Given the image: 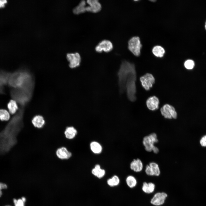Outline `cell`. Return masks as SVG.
Returning a JSON list of instances; mask_svg holds the SVG:
<instances>
[{
    "label": "cell",
    "mask_w": 206,
    "mask_h": 206,
    "mask_svg": "<svg viewBox=\"0 0 206 206\" xmlns=\"http://www.w3.org/2000/svg\"><path fill=\"white\" fill-rule=\"evenodd\" d=\"M2 194V193L1 190H0V197H1Z\"/></svg>",
    "instance_id": "d590c367"
},
{
    "label": "cell",
    "mask_w": 206,
    "mask_h": 206,
    "mask_svg": "<svg viewBox=\"0 0 206 206\" xmlns=\"http://www.w3.org/2000/svg\"><path fill=\"white\" fill-rule=\"evenodd\" d=\"M145 172L148 176H158L160 174V169L158 164L156 163L152 162L147 165L145 167Z\"/></svg>",
    "instance_id": "7c38bea8"
},
{
    "label": "cell",
    "mask_w": 206,
    "mask_h": 206,
    "mask_svg": "<svg viewBox=\"0 0 206 206\" xmlns=\"http://www.w3.org/2000/svg\"><path fill=\"white\" fill-rule=\"evenodd\" d=\"M24 108L20 107L0 132V155L7 152L16 144L17 136L23 126Z\"/></svg>",
    "instance_id": "6da1fadb"
},
{
    "label": "cell",
    "mask_w": 206,
    "mask_h": 206,
    "mask_svg": "<svg viewBox=\"0 0 206 206\" xmlns=\"http://www.w3.org/2000/svg\"><path fill=\"white\" fill-rule=\"evenodd\" d=\"M10 118V114L7 110L4 109H0V120L7 121Z\"/></svg>",
    "instance_id": "4316f807"
},
{
    "label": "cell",
    "mask_w": 206,
    "mask_h": 206,
    "mask_svg": "<svg viewBox=\"0 0 206 206\" xmlns=\"http://www.w3.org/2000/svg\"><path fill=\"white\" fill-rule=\"evenodd\" d=\"M126 182L128 186L130 188L134 187L137 183L136 178L131 175L127 177L126 179Z\"/></svg>",
    "instance_id": "d4e9b609"
},
{
    "label": "cell",
    "mask_w": 206,
    "mask_h": 206,
    "mask_svg": "<svg viewBox=\"0 0 206 206\" xmlns=\"http://www.w3.org/2000/svg\"><path fill=\"white\" fill-rule=\"evenodd\" d=\"M119 91L122 93L126 89L128 99L134 101L136 99V73L134 65L123 61L118 72Z\"/></svg>",
    "instance_id": "7a4b0ae2"
},
{
    "label": "cell",
    "mask_w": 206,
    "mask_h": 206,
    "mask_svg": "<svg viewBox=\"0 0 206 206\" xmlns=\"http://www.w3.org/2000/svg\"><path fill=\"white\" fill-rule=\"evenodd\" d=\"M10 85L15 89L34 90L35 82L33 76L29 71L21 70L9 77Z\"/></svg>",
    "instance_id": "3957f363"
},
{
    "label": "cell",
    "mask_w": 206,
    "mask_h": 206,
    "mask_svg": "<svg viewBox=\"0 0 206 206\" xmlns=\"http://www.w3.org/2000/svg\"><path fill=\"white\" fill-rule=\"evenodd\" d=\"M155 187V185L153 183L144 182L143 183L142 189L144 193L150 194L154 191Z\"/></svg>",
    "instance_id": "d6986e66"
},
{
    "label": "cell",
    "mask_w": 206,
    "mask_h": 206,
    "mask_svg": "<svg viewBox=\"0 0 206 206\" xmlns=\"http://www.w3.org/2000/svg\"><path fill=\"white\" fill-rule=\"evenodd\" d=\"M92 173L94 175L99 178L103 177L105 174L104 170L101 168L100 165L97 164L95 165L94 168L92 170Z\"/></svg>",
    "instance_id": "ffe728a7"
},
{
    "label": "cell",
    "mask_w": 206,
    "mask_h": 206,
    "mask_svg": "<svg viewBox=\"0 0 206 206\" xmlns=\"http://www.w3.org/2000/svg\"><path fill=\"white\" fill-rule=\"evenodd\" d=\"M152 52L156 56L161 58L163 56L165 51L164 49L162 47L160 46L157 45L153 48Z\"/></svg>",
    "instance_id": "cb8c5ba5"
},
{
    "label": "cell",
    "mask_w": 206,
    "mask_h": 206,
    "mask_svg": "<svg viewBox=\"0 0 206 206\" xmlns=\"http://www.w3.org/2000/svg\"><path fill=\"white\" fill-rule=\"evenodd\" d=\"M3 85L0 83V93H2L3 92Z\"/></svg>",
    "instance_id": "836d02e7"
},
{
    "label": "cell",
    "mask_w": 206,
    "mask_h": 206,
    "mask_svg": "<svg viewBox=\"0 0 206 206\" xmlns=\"http://www.w3.org/2000/svg\"><path fill=\"white\" fill-rule=\"evenodd\" d=\"M205 29H206V22H205Z\"/></svg>",
    "instance_id": "8d00e7d4"
},
{
    "label": "cell",
    "mask_w": 206,
    "mask_h": 206,
    "mask_svg": "<svg viewBox=\"0 0 206 206\" xmlns=\"http://www.w3.org/2000/svg\"><path fill=\"white\" fill-rule=\"evenodd\" d=\"M162 115L165 118L168 119H176L177 114L175 108L169 104H164L160 109Z\"/></svg>",
    "instance_id": "52a82bcc"
},
{
    "label": "cell",
    "mask_w": 206,
    "mask_h": 206,
    "mask_svg": "<svg viewBox=\"0 0 206 206\" xmlns=\"http://www.w3.org/2000/svg\"><path fill=\"white\" fill-rule=\"evenodd\" d=\"M13 202L15 206H24V202L21 199H13Z\"/></svg>",
    "instance_id": "f1b7e54d"
},
{
    "label": "cell",
    "mask_w": 206,
    "mask_h": 206,
    "mask_svg": "<svg viewBox=\"0 0 206 206\" xmlns=\"http://www.w3.org/2000/svg\"><path fill=\"white\" fill-rule=\"evenodd\" d=\"M130 168L136 172L141 171L143 168V164L141 161L138 159H134L130 163Z\"/></svg>",
    "instance_id": "2e32d148"
},
{
    "label": "cell",
    "mask_w": 206,
    "mask_h": 206,
    "mask_svg": "<svg viewBox=\"0 0 206 206\" xmlns=\"http://www.w3.org/2000/svg\"><path fill=\"white\" fill-rule=\"evenodd\" d=\"M152 151L154 153H157L159 152V149L158 148V147H156L155 146H154V147H153V148L152 149Z\"/></svg>",
    "instance_id": "d6a6232c"
},
{
    "label": "cell",
    "mask_w": 206,
    "mask_h": 206,
    "mask_svg": "<svg viewBox=\"0 0 206 206\" xmlns=\"http://www.w3.org/2000/svg\"><path fill=\"white\" fill-rule=\"evenodd\" d=\"M142 45L140 38L137 36L131 38L128 42V49L135 56H138L140 55Z\"/></svg>",
    "instance_id": "5b68a950"
},
{
    "label": "cell",
    "mask_w": 206,
    "mask_h": 206,
    "mask_svg": "<svg viewBox=\"0 0 206 206\" xmlns=\"http://www.w3.org/2000/svg\"><path fill=\"white\" fill-rule=\"evenodd\" d=\"M150 1H151L155 2V1H155V0H153V1H152V0H150Z\"/></svg>",
    "instance_id": "74e56055"
},
{
    "label": "cell",
    "mask_w": 206,
    "mask_h": 206,
    "mask_svg": "<svg viewBox=\"0 0 206 206\" xmlns=\"http://www.w3.org/2000/svg\"><path fill=\"white\" fill-rule=\"evenodd\" d=\"M7 107L9 112L12 114H15L17 111L18 107L15 100H11L7 105Z\"/></svg>",
    "instance_id": "603a6c76"
},
{
    "label": "cell",
    "mask_w": 206,
    "mask_h": 206,
    "mask_svg": "<svg viewBox=\"0 0 206 206\" xmlns=\"http://www.w3.org/2000/svg\"><path fill=\"white\" fill-rule=\"evenodd\" d=\"M7 187V185L6 184L0 182V190L6 189Z\"/></svg>",
    "instance_id": "1f68e13d"
},
{
    "label": "cell",
    "mask_w": 206,
    "mask_h": 206,
    "mask_svg": "<svg viewBox=\"0 0 206 206\" xmlns=\"http://www.w3.org/2000/svg\"><path fill=\"white\" fill-rule=\"evenodd\" d=\"M32 123L35 127L41 128L43 127L45 124V120L42 116L36 115L33 118Z\"/></svg>",
    "instance_id": "e0dca14e"
},
{
    "label": "cell",
    "mask_w": 206,
    "mask_h": 206,
    "mask_svg": "<svg viewBox=\"0 0 206 206\" xmlns=\"http://www.w3.org/2000/svg\"><path fill=\"white\" fill-rule=\"evenodd\" d=\"M120 182L119 177L116 175L113 176L111 178L108 179L107 181L108 184L111 187H114L118 185Z\"/></svg>",
    "instance_id": "484cf974"
},
{
    "label": "cell",
    "mask_w": 206,
    "mask_h": 206,
    "mask_svg": "<svg viewBox=\"0 0 206 206\" xmlns=\"http://www.w3.org/2000/svg\"><path fill=\"white\" fill-rule=\"evenodd\" d=\"M142 87L146 91L149 90L155 82V79L151 74L146 73L140 78Z\"/></svg>",
    "instance_id": "ba28073f"
},
{
    "label": "cell",
    "mask_w": 206,
    "mask_h": 206,
    "mask_svg": "<svg viewBox=\"0 0 206 206\" xmlns=\"http://www.w3.org/2000/svg\"><path fill=\"white\" fill-rule=\"evenodd\" d=\"M146 104L149 110L151 111L155 110L159 108V100L156 96H153L150 97L147 99Z\"/></svg>",
    "instance_id": "5bb4252c"
},
{
    "label": "cell",
    "mask_w": 206,
    "mask_h": 206,
    "mask_svg": "<svg viewBox=\"0 0 206 206\" xmlns=\"http://www.w3.org/2000/svg\"><path fill=\"white\" fill-rule=\"evenodd\" d=\"M57 157L61 159H68L72 156V153L64 147H62L57 149L56 151Z\"/></svg>",
    "instance_id": "9a60e30c"
},
{
    "label": "cell",
    "mask_w": 206,
    "mask_h": 206,
    "mask_svg": "<svg viewBox=\"0 0 206 206\" xmlns=\"http://www.w3.org/2000/svg\"><path fill=\"white\" fill-rule=\"evenodd\" d=\"M158 142L157 134L153 133L144 137L143 138L142 143L145 150L147 151L150 152L152 151L154 144Z\"/></svg>",
    "instance_id": "8992f818"
},
{
    "label": "cell",
    "mask_w": 206,
    "mask_h": 206,
    "mask_svg": "<svg viewBox=\"0 0 206 206\" xmlns=\"http://www.w3.org/2000/svg\"><path fill=\"white\" fill-rule=\"evenodd\" d=\"M89 5L86 7V11L96 13L100 11L101 5L98 0H88L87 1Z\"/></svg>",
    "instance_id": "4fadbf2b"
},
{
    "label": "cell",
    "mask_w": 206,
    "mask_h": 206,
    "mask_svg": "<svg viewBox=\"0 0 206 206\" xmlns=\"http://www.w3.org/2000/svg\"><path fill=\"white\" fill-rule=\"evenodd\" d=\"M112 43L109 40H104L101 41L95 47V50L98 53H102V51L108 52L113 49Z\"/></svg>",
    "instance_id": "30bf717a"
},
{
    "label": "cell",
    "mask_w": 206,
    "mask_h": 206,
    "mask_svg": "<svg viewBox=\"0 0 206 206\" xmlns=\"http://www.w3.org/2000/svg\"><path fill=\"white\" fill-rule=\"evenodd\" d=\"M33 90L15 89L11 92L12 97L21 106L24 107L31 99Z\"/></svg>",
    "instance_id": "277c9868"
},
{
    "label": "cell",
    "mask_w": 206,
    "mask_h": 206,
    "mask_svg": "<svg viewBox=\"0 0 206 206\" xmlns=\"http://www.w3.org/2000/svg\"><path fill=\"white\" fill-rule=\"evenodd\" d=\"M66 58L69 62V66L70 68H75L80 66L81 58L78 53H68Z\"/></svg>",
    "instance_id": "9c48e42d"
},
{
    "label": "cell",
    "mask_w": 206,
    "mask_h": 206,
    "mask_svg": "<svg viewBox=\"0 0 206 206\" xmlns=\"http://www.w3.org/2000/svg\"><path fill=\"white\" fill-rule=\"evenodd\" d=\"M167 197L165 192H158L155 193L151 200L150 203L153 205L159 206L163 205Z\"/></svg>",
    "instance_id": "8fae6325"
},
{
    "label": "cell",
    "mask_w": 206,
    "mask_h": 206,
    "mask_svg": "<svg viewBox=\"0 0 206 206\" xmlns=\"http://www.w3.org/2000/svg\"><path fill=\"white\" fill-rule=\"evenodd\" d=\"M86 2L84 0L81 1L79 4L73 9V12L76 14H79L86 11Z\"/></svg>",
    "instance_id": "44dd1931"
},
{
    "label": "cell",
    "mask_w": 206,
    "mask_h": 206,
    "mask_svg": "<svg viewBox=\"0 0 206 206\" xmlns=\"http://www.w3.org/2000/svg\"><path fill=\"white\" fill-rule=\"evenodd\" d=\"M184 66L187 69L191 70L194 68L195 66V63L193 60H187L185 62Z\"/></svg>",
    "instance_id": "83f0119b"
},
{
    "label": "cell",
    "mask_w": 206,
    "mask_h": 206,
    "mask_svg": "<svg viewBox=\"0 0 206 206\" xmlns=\"http://www.w3.org/2000/svg\"><path fill=\"white\" fill-rule=\"evenodd\" d=\"M77 133V130L73 126L67 127L64 132V134L66 138L69 139L74 138Z\"/></svg>",
    "instance_id": "ac0fdd59"
},
{
    "label": "cell",
    "mask_w": 206,
    "mask_h": 206,
    "mask_svg": "<svg viewBox=\"0 0 206 206\" xmlns=\"http://www.w3.org/2000/svg\"><path fill=\"white\" fill-rule=\"evenodd\" d=\"M22 200V201L25 203V201H26V199L24 197H22L21 198Z\"/></svg>",
    "instance_id": "e575fe53"
},
{
    "label": "cell",
    "mask_w": 206,
    "mask_h": 206,
    "mask_svg": "<svg viewBox=\"0 0 206 206\" xmlns=\"http://www.w3.org/2000/svg\"><path fill=\"white\" fill-rule=\"evenodd\" d=\"M90 148L92 152L95 154L100 153L102 150L101 145L99 142L95 141H92L90 143Z\"/></svg>",
    "instance_id": "7402d4cb"
},
{
    "label": "cell",
    "mask_w": 206,
    "mask_h": 206,
    "mask_svg": "<svg viewBox=\"0 0 206 206\" xmlns=\"http://www.w3.org/2000/svg\"><path fill=\"white\" fill-rule=\"evenodd\" d=\"M7 3V1L6 0H0V8L4 7L5 4Z\"/></svg>",
    "instance_id": "4dcf8cb0"
},
{
    "label": "cell",
    "mask_w": 206,
    "mask_h": 206,
    "mask_svg": "<svg viewBox=\"0 0 206 206\" xmlns=\"http://www.w3.org/2000/svg\"><path fill=\"white\" fill-rule=\"evenodd\" d=\"M10 206V205H6V206Z\"/></svg>",
    "instance_id": "f35d334b"
},
{
    "label": "cell",
    "mask_w": 206,
    "mask_h": 206,
    "mask_svg": "<svg viewBox=\"0 0 206 206\" xmlns=\"http://www.w3.org/2000/svg\"><path fill=\"white\" fill-rule=\"evenodd\" d=\"M199 144L203 147H206V134L203 136L199 140Z\"/></svg>",
    "instance_id": "f546056e"
}]
</instances>
